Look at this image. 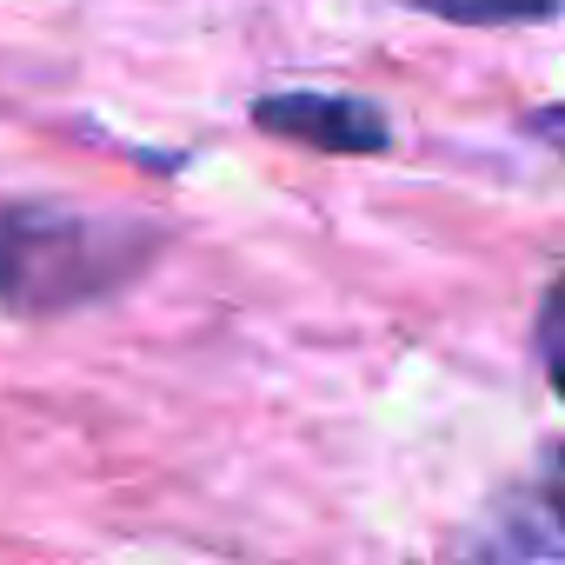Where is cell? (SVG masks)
I'll use <instances>...</instances> for the list:
<instances>
[{"label":"cell","instance_id":"1","mask_svg":"<svg viewBox=\"0 0 565 565\" xmlns=\"http://www.w3.org/2000/svg\"><path fill=\"white\" fill-rule=\"evenodd\" d=\"M160 226L61 213V206H0V307L8 313H74L94 307L153 266Z\"/></svg>","mask_w":565,"mask_h":565},{"label":"cell","instance_id":"5","mask_svg":"<svg viewBox=\"0 0 565 565\" xmlns=\"http://www.w3.org/2000/svg\"><path fill=\"white\" fill-rule=\"evenodd\" d=\"M545 519L558 525V545H565V452H558L552 472H545Z\"/></svg>","mask_w":565,"mask_h":565},{"label":"cell","instance_id":"2","mask_svg":"<svg viewBox=\"0 0 565 565\" xmlns=\"http://www.w3.org/2000/svg\"><path fill=\"white\" fill-rule=\"evenodd\" d=\"M253 127L273 140H294V147H320V153H386L393 147L386 107L360 94H320V87L253 100Z\"/></svg>","mask_w":565,"mask_h":565},{"label":"cell","instance_id":"6","mask_svg":"<svg viewBox=\"0 0 565 565\" xmlns=\"http://www.w3.org/2000/svg\"><path fill=\"white\" fill-rule=\"evenodd\" d=\"M532 134L565 153V100H558V107H539V114H532Z\"/></svg>","mask_w":565,"mask_h":565},{"label":"cell","instance_id":"3","mask_svg":"<svg viewBox=\"0 0 565 565\" xmlns=\"http://www.w3.org/2000/svg\"><path fill=\"white\" fill-rule=\"evenodd\" d=\"M413 8L452 28H539L565 14V0H413Z\"/></svg>","mask_w":565,"mask_h":565},{"label":"cell","instance_id":"4","mask_svg":"<svg viewBox=\"0 0 565 565\" xmlns=\"http://www.w3.org/2000/svg\"><path fill=\"white\" fill-rule=\"evenodd\" d=\"M532 340H539V366H545V386L565 399V279H552V287H545Z\"/></svg>","mask_w":565,"mask_h":565}]
</instances>
